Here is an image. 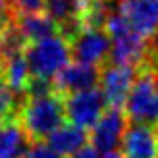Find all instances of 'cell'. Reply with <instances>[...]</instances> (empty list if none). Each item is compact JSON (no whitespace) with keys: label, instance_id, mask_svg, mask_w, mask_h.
I'll use <instances>...</instances> for the list:
<instances>
[{"label":"cell","instance_id":"3957f363","mask_svg":"<svg viewBox=\"0 0 158 158\" xmlns=\"http://www.w3.org/2000/svg\"><path fill=\"white\" fill-rule=\"evenodd\" d=\"M23 54L29 64L31 77L54 81V77L72 60V46L68 39H64L62 35H52L43 41L29 43Z\"/></svg>","mask_w":158,"mask_h":158},{"label":"cell","instance_id":"9a60e30c","mask_svg":"<svg viewBox=\"0 0 158 158\" xmlns=\"http://www.w3.org/2000/svg\"><path fill=\"white\" fill-rule=\"evenodd\" d=\"M14 23H15V27L19 29V33L25 37L27 43H37V41H43V39L58 33L56 23H54L44 12L14 18Z\"/></svg>","mask_w":158,"mask_h":158},{"label":"cell","instance_id":"7c38bea8","mask_svg":"<svg viewBox=\"0 0 158 158\" xmlns=\"http://www.w3.org/2000/svg\"><path fill=\"white\" fill-rule=\"evenodd\" d=\"M100 79V69L97 66H89V64H68L62 72L54 77V89L62 94H73V93H81L87 89H94L98 85Z\"/></svg>","mask_w":158,"mask_h":158},{"label":"cell","instance_id":"30bf717a","mask_svg":"<svg viewBox=\"0 0 158 158\" xmlns=\"http://www.w3.org/2000/svg\"><path fill=\"white\" fill-rule=\"evenodd\" d=\"M120 10L131 29L143 39L158 35V0H123Z\"/></svg>","mask_w":158,"mask_h":158},{"label":"cell","instance_id":"277c9868","mask_svg":"<svg viewBox=\"0 0 158 158\" xmlns=\"http://www.w3.org/2000/svg\"><path fill=\"white\" fill-rule=\"evenodd\" d=\"M123 108L125 116L135 123L152 125L158 129V75L152 69H143L135 77Z\"/></svg>","mask_w":158,"mask_h":158},{"label":"cell","instance_id":"7a4b0ae2","mask_svg":"<svg viewBox=\"0 0 158 158\" xmlns=\"http://www.w3.org/2000/svg\"><path fill=\"white\" fill-rule=\"evenodd\" d=\"M104 31L112 41V48L108 56L110 64L135 68L143 62V58L147 56V39H143L131 29L129 21L125 19L120 8L108 15Z\"/></svg>","mask_w":158,"mask_h":158},{"label":"cell","instance_id":"5bb4252c","mask_svg":"<svg viewBox=\"0 0 158 158\" xmlns=\"http://www.w3.org/2000/svg\"><path fill=\"white\" fill-rule=\"evenodd\" d=\"M31 145L18 120L0 123V158H19Z\"/></svg>","mask_w":158,"mask_h":158},{"label":"cell","instance_id":"7402d4cb","mask_svg":"<svg viewBox=\"0 0 158 158\" xmlns=\"http://www.w3.org/2000/svg\"><path fill=\"white\" fill-rule=\"evenodd\" d=\"M102 158H123V154L118 152V151H110V152H104V154H102Z\"/></svg>","mask_w":158,"mask_h":158},{"label":"cell","instance_id":"cb8c5ba5","mask_svg":"<svg viewBox=\"0 0 158 158\" xmlns=\"http://www.w3.org/2000/svg\"><path fill=\"white\" fill-rule=\"evenodd\" d=\"M156 158H158V154H156Z\"/></svg>","mask_w":158,"mask_h":158},{"label":"cell","instance_id":"5b68a950","mask_svg":"<svg viewBox=\"0 0 158 158\" xmlns=\"http://www.w3.org/2000/svg\"><path fill=\"white\" fill-rule=\"evenodd\" d=\"M64 106H66V120L69 123L77 125L81 129H93L94 123L104 114V94L100 89H87L81 93L64 94Z\"/></svg>","mask_w":158,"mask_h":158},{"label":"cell","instance_id":"44dd1931","mask_svg":"<svg viewBox=\"0 0 158 158\" xmlns=\"http://www.w3.org/2000/svg\"><path fill=\"white\" fill-rule=\"evenodd\" d=\"M69 158H98V151L93 145H85V147L79 148L77 152H73Z\"/></svg>","mask_w":158,"mask_h":158},{"label":"cell","instance_id":"ba28073f","mask_svg":"<svg viewBox=\"0 0 158 158\" xmlns=\"http://www.w3.org/2000/svg\"><path fill=\"white\" fill-rule=\"evenodd\" d=\"M127 129V116L122 108H112L104 110V114L100 116V120L94 123L91 141L93 147L100 152H110L116 151L122 145L123 133Z\"/></svg>","mask_w":158,"mask_h":158},{"label":"cell","instance_id":"ac0fdd59","mask_svg":"<svg viewBox=\"0 0 158 158\" xmlns=\"http://www.w3.org/2000/svg\"><path fill=\"white\" fill-rule=\"evenodd\" d=\"M10 10L14 18L44 12V0H10Z\"/></svg>","mask_w":158,"mask_h":158},{"label":"cell","instance_id":"4fadbf2b","mask_svg":"<svg viewBox=\"0 0 158 158\" xmlns=\"http://www.w3.org/2000/svg\"><path fill=\"white\" fill-rule=\"evenodd\" d=\"M87 139L89 137H87L85 129L77 127L73 123H62L56 131L48 135L46 145H48L52 151H56L60 156H72L81 147L87 145Z\"/></svg>","mask_w":158,"mask_h":158},{"label":"cell","instance_id":"603a6c76","mask_svg":"<svg viewBox=\"0 0 158 158\" xmlns=\"http://www.w3.org/2000/svg\"><path fill=\"white\" fill-rule=\"evenodd\" d=\"M0 72H2V54H0Z\"/></svg>","mask_w":158,"mask_h":158},{"label":"cell","instance_id":"ffe728a7","mask_svg":"<svg viewBox=\"0 0 158 158\" xmlns=\"http://www.w3.org/2000/svg\"><path fill=\"white\" fill-rule=\"evenodd\" d=\"M12 21H14V15L10 10V0H0V35L8 29Z\"/></svg>","mask_w":158,"mask_h":158},{"label":"cell","instance_id":"9c48e42d","mask_svg":"<svg viewBox=\"0 0 158 158\" xmlns=\"http://www.w3.org/2000/svg\"><path fill=\"white\" fill-rule=\"evenodd\" d=\"M44 14L56 23L58 33L68 41L85 27L81 0H44Z\"/></svg>","mask_w":158,"mask_h":158},{"label":"cell","instance_id":"e0dca14e","mask_svg":"<svg viewBox=\"0 0 158 158\" xmlns=\"http://www.w3.org/2000/svg\"><path fill=\"white\" fill-rule=\"evenodd\" d=\"M23 100H25V94H19L18 91H14L0 77V123L8 120H18Z\"/></svg>","mask_w":158,"mask_h":158},{"label":"cell","instance_id":"8992f818","mask_svg":"<svg viewBox=\"0 0 158 158\" xmlns=\"http://www.w3.org/2000/svg\"><path fill=\"white\" fill-rule=\"evenodd\" d=\"M69 46H72V58L75 62L98 66L110 56L112 41L102 27H83L69 41Z\"/></svg>","mask_w":158,"mask_h":158},{"label":"cell","instance_id":"8fae6325","mask_svg":"<svg viewBox=\"0 0 158 158\" xmlns=\"http://www.w3.org/2000/svg\"><path fill=\"white\" fill-rule=\"evenodd\" d=\"M123 158H156L158 154V129L145 123H133L122 139Z\"/></svg>","mask_w":158,"mask_h":158},{"label":"cell","instance_id":"6da1fadb","mask_svg":"<svg viewBox=\"0 0 158 158\" xmlns=\"http://www.w3.org/2000/svg\"><path fill=\"white\" fill-rule=\"evenodd\" d=\"M18 122L31 143H44L50 133H54L66 122L64 94L56 89L37 97L25 94Z\"/></svg>","mask_w":158,"mask_h":158},{"label":"cell","instance_id":"2e32d148","mask_svg":"<svg viewBox=\"0 0 158 158\" xmlns=\"http://www.w3.org/2000/svg\"><path fill=\"white\" fill-rule=\"evenodd\" d=\"M0 77L12 87L14 91H18L19 94H25L29 81H31V72H29V64L25 60V54H14L2 60V72Z\"/></svg>","mask_w":158,"mask_h":158},{"label":"cell","instance_id":"d6986e66","mask_svg":"<svg viewBox=\"0 0 158 158\" xmlns=\"http://www.w3.org/2000/svg\"><path fill=\"white\" fill-rule=\"evenodd\" d=\"M19 158H64V156L52 151L46 143H31Z\"/></svg>","mask_w":158,"mask_h":158},{"label":"cell","instance_id":"52a82bcc","mask_svg":"<svg viewBox=\"0 0 158 158\" xmlns=\"http://www.w3.org/2000/svg\"><path fill=\"white\" fill-rule=\"evenodd\" d=\"M137 72L131 66H116L110 64L104 69H100V91L104 94L106 104H110L112 108H123L127 94L131 91L133 83H135Z\"/></svg>","mask_w":158,"mask_h":158},{"label":"cell","instance_id":"d4e9b609","mask_svg":"<svg viewBox=\"0 0 158 158\" xmlns=\"http://www.w3.org/2000/svg\"><path fill=\"white\" fill-rule=\"evenodd\" d=\"M122 2H123V0H122Z\"/></svg>","mask_w":158,"mask_h":158}]
</instances>
